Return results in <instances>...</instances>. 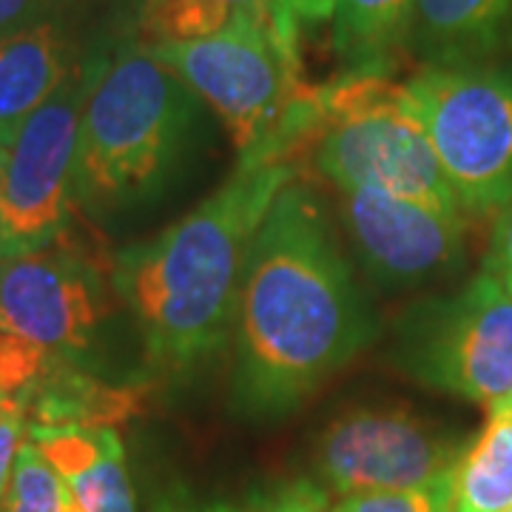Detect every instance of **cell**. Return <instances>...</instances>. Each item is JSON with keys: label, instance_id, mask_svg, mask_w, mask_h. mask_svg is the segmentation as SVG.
I'll return each mask as SVG.
<instances>
[{"label": "cell", "instance_id": "obj_11", "mask_svg": "<svg viewBox=\"0 0 512 512\" xmlns=\"http://www.w3.org/2000/svg\"><path fill=\"white\" fill-rule=\"evenodd\" d=\"M342 194L350 237L376 276L387 282H424L461 265L464 220H450L370 185Z\"/></svg>", "mask_w": 512, "mask_h": 512}, {"label": "cell", "instance_id": "obj_12", "mask_svg": "<svg viewBox=\"0 0 512 512\" xmlns=\"http://www.w3.org/2000/svg\"><path fill=\"white\" fill-rule=\"evenodd\" d=\"M407 49L424 66H484L512 55V0H413Z\"/></svg>", "mask_w": 512, "mask_h": 512}, {"label": "cell", "instance_id": "obj_3", "mask_svg": "<svg viewBox=\"0 0 512 512\" xmlns=\"http://www.w3.org/2000/svg\"><path fill=\"white\" fill-rule=\"evenodd\" d=\"M197 100L140 40L106 57L80 117L74 202L106 214L151 197L180 160Z\"/></svg>", "mask_w": 512, "mask_h": 512}, {"label": "cell", "instance_id": "obj_13", "mask_svg": "<svg viewBox=\"0 0 512 512\" xmlns=\"http://www.w3.org/2000/svg\"><path fill=\"white\" fill-rule=\"evenodd\" d=\"M29 441L66 478L83 512H137L123 441L114 427L29 424Z\"/></svg>", "mask_w": 512, "mask_h": 512}, {"label": "cell", "instance_id": "obj_25", "mask_svg": "<svg viewBox=\"0 0 512 512\" xmlns=\"http://www.w3.org/2000/svg\"><path fill=\"white\" fill-rule=\"evenodd\" d=\"M151 512H242L228 501H205L183 484H171L151 498Z\"/></svg>", "mask_w": 512, "mask_h": 512}, {"label": "cell", "instance_id": "obj_4", "mask_svg": "<svg viewBox=\"0 0 512 512\" xmlns=\"http://www.w3.org/2000/svg\"><path fill=\"white\" fill-rule=\"evenodd\" d=\"M316 123L322 126L316 165L339 191L370 185L464 220L404 86L382 74H348L339 86L316 94Z\"/></svg>", "mask_w": 512, "mask_h": 512}, {"label": "cell", "instance_id": "obj_15", "mask_svg": "<svg viewBox=\"0 0 512 512\" xmlns=\"http://www.w3.org/2000/svg\"><path fill=\"white\" fill-rule=\"evenodd\" d=\"M242 23L274 29L296 46L293 23L276 0H140V43L163 46L220 35Z\"/></svg>", "mask_w": 512, "mask_h": 512}, {"label": "cell", "instance_id": "obj_23", "mask_svg": "<svg viewBox=\"0 0 512 512\" xmlns=\"http://www.w3.org/2000/svg\"><path fill=\"white\" fill-rule=\"evenodd\" d=\"M29 433V419L20 410L18 404L6 402L0 407V501L9 490V481L15 473V461H18L20 447Z\"/></svg>", "mask_w": 512, "mask_h": 512}, {"label": "cell", "instance_id": "obj_14", "mask_svg": "<svg viewBox=\"0 0 512 512\" xmlns=\"http://www.w3.org/2000/svg\"><path fill=\"white\" fill-rule=\"evenodd\" d=\"M66 20L37 23L0 37V148L35 114L77 66Z\"/></svg>", "mask_w": 512, "mask_h": 512}, {"label": "cell", "instance_id": "obj_19", "mask_svg": "<svg viewBox=\"0 0 512 512\" xmlns=\"http://www.w3.org/2000/svg\"><path fill=\"white\" fill-rule=\"evenodd\" d=\"M0 512H83L66 478L29 441V433L15 461L9 490L0 501Z\"/></svg>", "mask_w": 512, "mask_h": 512}, {"label": "cell", "instance_id": "obj_8", "mask_svg": "<svg viewBox=\"0 0 512 512\" xmlns=\"http://www.w3.org/2000/svg\"><path fill=\"white\" fill-rule=\"evenodd\" d=\"M103 60V55L80 60L20 126L15 140L0 148V214L20 254L49 248L66 228L80 117Z\"/></svg>", "mask_w": 512, "mask_h": 512}, {"label": "cell", "instance_id": "obj_10", "mask_svg": "<svg viewBox=\"0 0 512 512\" xmlns=\"http://www.w3.org/2000/svg\"><path fill=\"white\" fill-rule=\"evenodd\" d=\"M106 319L103 282L72 251H29L0 262V328L37 350L72 362Z\"/></svg>", "mask_w": 512, "mask_h": 512}, {"label": "cell", "instance_id": "obj_18", "mask_svg": "<svg viewBox=\"0 0 512 512\" xmlns=\"http://www.w3.org/2000/svg\"><path fill=\"white\" fill-rule=\"evenodd\" d=\"M453 512H512V404L490 410L456 470Z\"/></svg>", "mask_w": 512, "mask_h": 512}, {"label": "cell", "instance_id": "obj_7", "mask_svg": "<svg viewBox=\"0 0 512 512\" xmlns=\"http://www.w3.org/2000/svg\"><path fill=\"white\" fill-rule=\"evenodd\" d=\"M396 367L430 390L484 404H512V291L487 268L461 291L404 313Z\"/></svg>", "mask_w": 512, "mask_h": 512}, {"label": "cell", "instance_id": "obj_5", "mask_svg": "<svg viewBox=\"0 0 512 512\" xmlns=\"http://www.w3.org/2000/svg\"><path fill=\"white\" fill-rule=\"evenodd\" d=\"M148 49L217 111L242 157H276L285 134L299 128L311 94L296 77V46L274 29L242 23Z\"/></svg>", "mask_w": 512, "mask_h": 512}, {"label": "cell", "instance_id": "obj_2", "mask_svg": "<svg viewBox=\"0 0 512 512\" xmlns=\"http://www.w3.org/2000/svg\"><path fill=\"white\" fill-rule=\"evenodd\" d=\"M291 183L293 168L279 157H242L183 220L117 254L111 282L140 328L151 370L185 376L220 353L256 228Z\"/></svg>", "mask_w": 512, "mask_h": 512}, {"label": "cell", "instance_id": "obj_24", "mask_svg": "<svg viewBox=\"0 0 512 512\" xmlns=\"http://www.w3.org/2000/svg\"><path fill=\"white\" fill-rule=\"evenodd\" d=\"M484 268L498 276L512 291V202L504 211H498V217H495L490 254H487Z\"/></svg>", "mask_w": 512, "mask_h": 512}, {"label": "cell", "instance_id": "obj_6", "mask_svg": "<svg viewBox=\"0 0 512 512\" xmlns=\"http://www.w3.org/2000/svg\"><path fill=\"white\" fill-rule=\"evenodd\" d=\"M464 217L512 202V69L424 66L404 83Z\"/></svg>", "mask_w": 512, "mask_h": 512}, {"label": "cell", "instance_id": "obj_20", "mask_svg": "<svg viewBox=\"0 0 512 512\" xmlns=\"http://www.w3.org/2000/svg\"><path fill=\"white\" fill-rule=\"evenodd\" d=\"M453 504H456V473L413 490L342 495L336 504H330V512H453Z\"/></svg>", "mask_w": 512, "mask_h": 512}, {"label": "cell", "instance_id": "obj_9", "mask_svg": "<svg viewBox=\"0 0 512 512\" xmlns=\"http://www.w3.org/2000/svg\"><path fill=\"white\" fill-rule=\"evenodd\" d=\"M464 444L407 410H350L316 444V473L328 493L413 490L456 473Z\"/></svg>", "mask_w": 512, "mask_h": 512}, {"label": "cell", "instance_id": "obj_28", "mask_svg": "<svg viewBox=\"0 0 512 512\" xmlns=\"http://www.w3.org/2000/svg\"><path fill=\"white\" fill-rule=\"evenodd\" d=\"M3 404H6V399H0V407H3Z\"/></svg>", "mask_w": 512, "mask_h": 512}, {"label": "cell", "instance_id": "obj_17", "mask_svg": "<svg viewBox=\"0 0 512 512\" xmlns=\"http://www.w3.org/2000/svg\"><path fill=\"white\" fill-rule=\"evenodd\" d=\"M413 0H336L333 46L348 74H382L407 49Z\"/></svg>", "mask_w": 512, "mask_h": 512}, {"label": "cell", "instance_id": "obj_22", "mask_svg": "<svg viewBox=\"0 0 512 512\" xmlns=\"http://www.w3.org/2000/svg\"><path fill=\"white\" fill-rule=\"evenodd\" d=\"M256 512H330V498L313 478H293L262 498Z\"/></svg>", "mask_w": 512, "mask_h": 512}, {"label": "cell", "instance_id": "obj_21", "mask_svg": "<svg viewBox=\"0 0 512 512\" xmlns=\"http://www.w3.org/2000/svg\"><path fill=\"white\" fill-rule=\"evenodd\" d=\"M74 3L80 0H0V37L23 32L37 23L66 20Z\"/></svg>", "mask_w": 512, "mask_h": 512}, {"label": "cell", "instance_id": "obj_27", "mask_svg": "<svg viewBox=\"0 0 512 512\" xmlns=\"http://www.w3.org/2000/svg\"><path fill=\"white\" fill-rule=\"evenodd\" d=\"M18 245H15V239L9 237V228H6V222H3V214H0V262L3 259H9V256H18Z\"/></svg>", "mask_w": 512, "mask_h": 512}, {"label": "cell", "instance_id": "obj_16", "mask_svg": "<svg viewBox=\"0 0 512 512\" xmlns=\"http://www.w3.org/2000/svg\"><path fill=\"white\" fill-rule=\"evenodd\" d=\"M72 365L74 362H60L52 367L20 402L26 419L32 416L29 424L114 427L117 421L128 419L143 402V393L137 387L100 382Z\"/></svg>", "mask_w": 512, "mask_h": 512}, {"label": "cell", "instance_id": "obj_1", "mask_svg": "<svg viewBox=\"0 0 512 512\" xmlns=\"http://www.w3.org/2000/svg\"><path fill=\"white\" fill-rule=\"evenodd\" d=\"M231 333L234 393L254 416L293 410L370 342L365 299L302 185H285L256 228Z\"/></svg>", "mask_w": 512, "mask_h": 512}, {"label": "cell", "instance_id": "obj_26", "mask_svg": "<svg viewBox=\"0 0 512 512\" xmlns=\"http://www.w3.org/2000/svg\"><path fill=\"white\" fill-rule=\"evenodd\" d=\"M282 12L296 23V26H319L333 20L336 0H276Z\"/></svg>", "mask_w": 512, "mask_h": 512}]
</instances>
